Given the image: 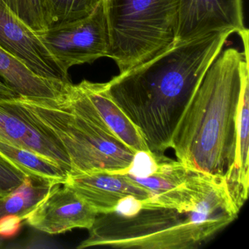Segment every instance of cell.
I'll list each match as a JSON object with an SVG mask.
<instances>
[{"label":"cell","instance_id":"cell-1","mask_svg":"<svg viewBox=\"0 0 249 249\" xmlns=\"http://www.w3.org/2000/svg\"><path fill=\"white\" fill-rule=\"evenodd\" d=\"M232 33L218 32L173 43L106 83L107 92L138 128L151 154L162 156L170 148L182 115Z\"/></svg>","mask_w":249,"mask_h":249},{"label":"cell","instance_id":"cell-2","mask_svg":"<svg viewBox=\"0 0 249 249\" xmlns=\"http://www.w3.org/2000/svg\"><path fill=\"white\" fill-rule=\"evenodd\" d=\"M244 52L226 49L207 71L182 115L170 148L190 170L229 176L235 160L240 94L249 65V30L240 35Z\"/></svg>","mask_w":249,"mask_h":249},{"label":"cell","instance_id":"cell-3","mask_svg":"<svg viewBox=\"0 0 249 249\" xmlns=\"http://www.w3.org/2000/svg\"><path fill=\"white\" fill-rule=\"evenodd\" d=\"M238 213L149 206L132 215L99 214L88 237L77 248L198 249L228 227Z\"/></svg>","mask_w":249,"mask_h":249},{"label":"cell","instance_id":"cell-4","mask_svg":"<svg viewBox=\"0 0 249 249\" xmlns=\"http://www.w3.org/2000/svg\"><path fill=\"white\" fill-rule=\"evenodd\" d=\"M20 99L60 140L71 175L129 173L136 153L109 129L78 84L68 86L62 101Z\"/></svg>","mask_w":249,"mask_h":249},{"label":"cell","instance_id":"cell-5","mask_svg":"<svg viewBox=\"0 0 249 249\" xmlns=\"http://www.w3.org/2000/svg\"><path fill=\"white\" fill-rule=\"evenodd\" d=\"M107 31V57L120 73L141 65L174 42L179 0H102Z\"/></svg>","mask_w":249,"mask_h":249},{"label":"cell","instance_id":"cell-6","mask_svg":"<svg viewBox=\"0 0 249 249\" xmlns=\"http://www.w3.org/2000/svg\"><path fill=\"white\" fill-rule=\"evenodd\" d=\"M48 50L68 72L75 65L107 57L108 31L103 3L88 17L38 33Z\"/></svg>","mask_w":249,"mask_h":249},{"label":"cell","instance_id":"cell-7","mask_svg":"<svg viewBox=\"0 0 249 249\" xmlns=\"http://www.w3.org/2000/svg\"><path fill=\"white\" fill-rule=\"evenodd\" d=\"M0 141L40 154L72 173L71 160L60 140L19 97L0 100Z\"/></svg>","mask_w":249,"mask_h":249},{"label":"cell","instance_id":"cell-8","mask_svg":"<svg viewBox=\"0 0 249 249\" xmlns=\"http://www.w3.org/2000/svg\"><path fill=\"white\" fill-rule=\"evenodd\" d=\"M0 47L22 61L40 76L71 83L66 72L43 43L38 33L0 0Z\"/></svg>","mask_w":249,"mask_h":249},{"label":"cell","instance_id":"cell-9","mask_svg":"<svg viewBox=\"0 0 249 249\" xmlns=\"http://www.w3.org/2000/svg\"><path fill=\"white\" fill-rule=\"evenodd\" d=\"M246 30L243 0H179L173 43L228 30L240 35Z\"/></svg>","mask_w":249,"mask_h":249},{"label":"cell","instance_id":"cell-10","mask_svg":"<svg viewBox=\"0 0 249 249\" xmlns=\"http://www.w3.org/2000/svg\"><path fill=\"white\" fill-rule=\"evenodd\" d=\"M65 184L97 214L114 212L119 204L127 197L145 202L152 196L129 173L97 171L70 175Z\"/></svg>","mask_w":249,"mask_h":249},{"label":"cell","instance_id":"cell-11","mask_svg":"<svg viewBox=\"0 0 249 249\" xmlns=\"http://www.w3.org/2000/svg\"><path fill=\"white\" fill-rule=\"evenodd\" d=\"M97 214L65 183H56L26 219L33 228L49 234L74 229L89 230Z\"/></svg>","mask_w":249,"mask_h":249},{"label":"cell","instance_id":"cell-12","mask_svg":"<svg viewBox=\"0 0 249 249\" xmlns=\"http://www.w3.org/2000/svg\"><path fill=\"white\" fill-rule=\"evenodd\" d=\"M0 78L20 98L62 101L71 84L43 78L0 47Z\"/></svg>","mask_w":249,"mask_h":249},{"label":"cell","instance_id":"cell-13","mask_svg":"<svg viewBox=\"0 0 249 249\" xmlns=\"http://www.w3.org/2000/svg\"><path fill=\"white\" fill-rule=\"evenodd\" d=\"M78 85L89 99L109 129L119 139L136 154L150 152L138 128L107 92L106 83H93L84 80Z\"/></svg>","mask_w":249,"mask_h":249},{"label":"cell","instance_id":"cell-14","mask_svg":"<svg viewBox=\"0 0 249 249\" xmlns=\"http://www.w3.org/2000/svg\"><path fill=\"white\" fill-rule=\"evenodd\" d=\"M53 183L26 176L24 183L8 195L0 197V234L12 235L20 223L41 203Z\"/></svg>","mask_w":249,"mask_h":249},{"label":"cell","instance_id":"cell-15","mask_svg":"<svg viewBox=\"0 0 249 249\" xmlns=\"http://www.w3.org/2000/svg\"><path fill=\"white\" fill-rule=\"evenodd\" d=\"M246 67L240 94L237 124V142L234 165L226 178L233 201L241 209L249 195V69Z\"/></svg>","mask_w":249,"mask_h":249},{"label":"cell","instance_id":"cell-16","mask_svg":"<svg viewBox=\"0 0 249 249\" xmlns=\"http://www.w3.org/2000/svg\"><path fill=\"white\" fill-rule=\"evenodd\" d=\"M0 154L27 176L50 182L65 183L68 172L57 163L26 148L0 141Z\"/></svg>","mask_w":249,"mask_h":249},{"label":"cell","instance_id":"cell-17","mask_svg":"<svg viewBox=\"0 0 249 249\" xmlns=\"http://www.w3.org/2000/svg\"><path fill=\"white\" fill-rule=\"evenodd\" d=\"M101 1L47 0L51 27L62 25L88 17L96 9Z\"/></svg>","mask_w":249,"mask_h":249},{"label":"cell","instance_id":"cell-18","mask_svg":"<svg viewBox=\"0 0 249 249\" xmlns=\"http://www.w3.org/2000/svg\"><path fill=\"white\" fill-rule=\"evenodd\" d=\"M29 27L41 33L51 27L47 0H2Z\"/></svg>","mask_w":249,"mask_h":249},{"label":"cell","instance_id":"cell-19","mask_svg":"<svg viewBox=\"0 0 249 249\" xmlns=\"http://www.w3.org/2000/svg\"><path fill=\"white\" fill-rule=\"evenodd\" d=\"M26 175L0 154V197L19 187Z\"/></svg>","mask_w":249,"mask_h":249},{"label":"cell","instance_id":"cell-20","mask_svg":"<svg viewBox=\"0 0 249 249\" xmlns=\"http://www.w3.org/2000/svg\"><path fill=\"white\" fill-rule=\"evenodd\" d=\"M17 97V94L0 79V100H14Z\"/></svg>","mask_w":249,"mask_h":249}]
</instances>
